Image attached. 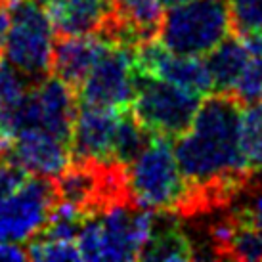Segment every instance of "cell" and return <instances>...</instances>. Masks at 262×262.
Returning a JSON list of instances; mask_svg holds the SVG:
<instances>
[{
    "mask_svg": "<svg viewBox=\"0 0 262 262\" xmlns=\"http://www.w3.org/2000/svg\"><path fill=\"white\" fill-rule=\"evenodd\" d=\"M241 111L232 94L205 96L191 126L176 138V161L191 186L188 216L232 205L255 176L241 151Z\"/></svg>",
    "mask_w": 262,
    "mask_h": 262,
    "instance_id": "1",
    "label": "cell"
},
{
    "mask_svg": "<svg viewBox=\"0 0 262 262\" xmlns=\"http://www.w3.org/2000/svg\"><path fill=\"white\" fill-rule=\"evenodd\" d=\"M126 189L132 203L142 209L188 216L191 186L180 170L168 138L153 136L126 165Z\"/></svg>",
    "mask_w": 262,
    "mask_h": 262,
    "instance_id": "2",
    "label": "cell"
},
{
    "mask_svg": "<svg viewBox=\"0 0 262 262\" xmlns=\"http://www.w3.org/2000/svg\"><path fill=\"white\" fill-rule=\"evenodd\" d=\"M153 222V211L130 201L88 216L75 239L80 260H138Z\"/></svg>",
    "mask_w": 262,
    "mask_h": 262,
    "instance_id": "3",
    "label": "cell"
},
{
    "mask_svg": "<svg viewBox=\"0 0 262 262\" xmlns=\"http://www.w3.org/2000/svg\"><path fill=\"white\" fill-rule=\"evenodd\" d=\"M228 0H186L168 6L159 27L161 44L174 54L205 56L232 35Z\"/></svg>",
    "mask_w": 262,
    "mask_h": 262,
    "instance_id": "4",
    "label": "cell"
},
{
    "mask_svg": "<svg viewBox=\"0 0 262 262\" xmlns=\"http://www.w3.org/2000/svg\"><path fill=\"white\" fill-rule=\"evenodd\" d=\"M10 27L0 46L2 58L38 82L52 71L56 31L37 0H4Z\"/></svg>",
    "mask_w": 262,
    "mask_h": 262,
    "instance_id": "5",
    "label": "cell"
},
{
    "mask_svg": "<svg viewBox=\"0 0 262 262\" xmlns=\"http://www.w3.org/2000/svg\"><path fill=\"white\" fill-rule=\"evenodd\" d=\"M199 103L201 96L138 71L132 111L153 136L168 140L182 136L191 126Z\"/></svg>",
    "mask_w": 262,
    "mask_h": 262,
    "instance_id": "6",
    "label": "cell"
},
{
    "mask_svg": "<svg viewBox=\"0 0 262 262\" xmlns=\"http://www.w3.org/2000/svg\"><path fill=\"white\" fill-rule=\"evenodd\" d=\"M136 82V48L110 44L79 86L80 103L103 110H124L134 102Z\"/></svg>",
    "mask_w": 262,
    "mask_h": 262,
    "instance_id": "7",
    "label": "cell"
},
{
    "mask_svg": "<svg viewBox=\"0 0 262 262\" xmlns=\"http://www.w3.org/2000/svg\"><path fill=\"white\" fill-rule=\"evenodd\" d=\"M58 201L54 180L27 176L10 195L0 199V241L27 243L44 230Z\"/></svg>",
    "mask_w": 262,
    "mask_h": 262,
    "instance_id": "8",
    "label": "cell"
},
{
    "mask_svg": "<svg viewBox=\"0 0 262 262\" xmlns=\"http://www.w3.org/2000/svg\"><path fill=\"white\" fill-rule=\"evenodd\" d=\"M136 67L140 73L168 80L201 98L214 92L212 77L205 59L199 56L174 54L163 44L155 42V38L136 46Z\"/></svg>",
    "mask_w": 262,
    "mask_h": 262,
    "instance_id": "9",
    "label": "cell"
},
{
    "mask_svg": "<svg viewBox=\"0 0 262 262\" xmlns=\"http://www.w3.org/2000/svg\"><path fill=\"white\" fill-rule=\"evenodd\" d=\"M119 113L121 110H103L80 103L69 138V151L73 155V161H113V142Z\"/></svg>",
    "mask_w": 262,
    "mask_h": 262,
    "instance_id": "10",
    "label": "cell"
},
{
    "mask_svg": "<svg viewBox=\"0 0 262 262\" xmlns=\"http://www.w3.org/2000/svg\"><path fill=\"white\" fill-rule=\"evenodd\" d=\"M6 157L25 168L29 174L50 180L61 174L71 163L69 144L38 128L17 132Z\"/></svg>",
    "mask_w": 262,
    "mask_h": 262,
    "instance_id": "11",
    "label": "cell"
},
{
    "mask_svg": "<svg viewBox=\"0 0 262 262\" xmlns=\"http://www.w3.org/2000/svg\"><path fill=\"white\" fill-rule=\"evenodd\" d=\"M107 46L110 42L98 33L58 35L54 42L52 71L58 79L77 90Z\"/></svg>",
    "mask_w": 262,
    "mask_h": 262,
    "instance_id": "12",
    "label": "cell"
},
{
    "mask_svg": "<svg viewBox=\"0 0 262 262\" xmlns=\"http://www.w3.org/2000/svg\"><path fill=\"white\" fill-rule=\"evenodd\" d=\"M113 0H48L44 10L58 35L96 33L110 14Z\"/></svg>",
    "mask_w": 262,
    "mask_h": 262,
    "instance_id": "13",
    "label": "cell"
},
{
    "mask_svg": "<svg viewBox=\"0 0 262 262\" xmlns=\"http://www.w3.org/2000/svg\"><path fill=\"white\" fill-rule=\"evenodd\" d=\"M195 258V247L182 224L172 212L155 216L149 239L140 253L138 260L151 262H184Z\"/></svg>",
    "mask_w": 262,
    "mask_h": 262,
    "instance_id": "14",
    "label": "cell"
},
{
    "mask_svg": "<svg viewBox=\"0 0 262 262\" xmlns=\"http://www.w3.org/2000/svg\"><path fill=\"white\" fill-rule=\"evenodd\" d=\"M249 56L247 48L243 46L241 38L228 37L226 40L207 54V67L212 77V84H214V92H224L230 94L232 92L235 80L239 77L241 69L245 67Z\"/></svg>",
    "mask_w": 262,
    "mask_h": 262,
    "instance_id": "15",
    "label": "cell"
},
{
    "mask_svg": "<svg viewBox=\"0 0 262 262\" xmlns=\"http://www.w3.org/2000/svg\"><path fill=\"white\" fill-rule=\"evenodd\" d=\"M151 138L153 134L136 119L134 111H128V107L121 110L113 142V161L126 167L130 161L136 159V155L149 144Z\"/></svg>",
    "mask_w": 262,
    "mask_h": 262,
    "instance_id": "16",
    "label": "cell"
},
{
    "mask_svg": "<svg viewBox=\"0 0 262 262\" xmlns=\"http://www.w3.org/2000/svg\"><path fill=\"white\" fill-rule=\"evenodd\" d=\"M241 151L251 172H262V100L241 111Z\"/></svg>",
    "mask_w": 262,
    "mask_h": 262,
    "instance_id": "17",
    "label": "cell"
},
{
    "mask_svg": "<svg viewBox=\"0 0 262 262\" xmlns=\"http://www.w3.org/2000/svg\"><path fill=\"white\" fill-rule=\"evenodd\" d=\"M222 258L245 262L262 260V230L235 216V224L228 237Z\"/></svg>",
    "mask_w": 262,
    "mask_h": 262,
    "instance_id": "18",
    "label": "cell"
},
{
    "mask_svg": "<svg viewBox=\"0 0 262 262\" xmlns=\"http://www.w3.org/2000/svg\"><path fill=\"white\" fill-rule=\"evenodd\" d=\"M37 82L21 73L17 67L8 63L2 58L0 61V111L12 110L14 105L21 102L25 96L29 94V90Z\"/></svg>",
    "mask_w": 262,
    "mask_h": 262,
    "instance_id": "19",
    "label": "cell"
},
{
    "mask_svg": "<svg viewBox=\"0 0 262 262\" xmlns=\"http://www.w3.org/2000/svg\"><path fill=\"white\" fill-rule=\"evenodd\" d=\"M27 256L31 260H80V253L77 243L71 239H52L44 235H35L27 241Z\"/></svg>",
    "mask_w": 262,
    "mask_h": 262,
    "instance_id": "20",
    "label": "cell"
},
{
    "mask_svg": "<svg viewBox=\"0 0 262 262\" xmlns=\"http://www.w3.org/2000/svg\"><path fill=\"white\" fill-rule=\"evenodd\" d=\"M230 94L241 103L249 105L262 100V58L260 56H251L247 59L245 67L241 69L239 77L233 84Z\"/></svg>",
    "mask_w": 262,
    "mask_h": 262,
    "instance_id": "21",
    "label": "cell"
},
{
    "mask_svg": "<svg viewBox=\"0 0 262 262\" xmlns=\"http://www.w3.org/2000/svg\"><path fill=\"white\" fill-rule=\"evenodd\" d=\"M232 212L243 222L262 230V182H251L232 201Z\"/></svg>",
    "mask_w": 262,
    "mask_h": 262,
    "instance_id": "22",
    "label": "cell"
},
{
    "mask_svg": "<svg viewBox=\"0 0 262 262\" xmlns=\"http://www.w3.org/2000/svg\"><path fill=\"white\" fill-rule=\"evenodd\" d=\"M230 12L239 35L262 27V0H230Z\"/></svg>",
    "mask_w": 262,
    "mask_h": 262,
    "instance_id": "23",
    "label": "cell"
},
{
    "mask_svg": "<svg viewBox=\"0 0 262 262\" xmlns=\"http://www.w3.org/2000/svg\"><path fill=\"white\" fill-rule=\"evenodd\" d=\"M27 176L29 172L12 159H8V157L0 159V199H4L12 191H15L27 180Z\"/></svg>",
    "mask_w": 262,
    "mask_h": 262,
    "instance_id": "24",
    "label": "cell"
},
{
    "mask_svg": "<svg viewBox=\"0 0 262 262\" xmlns=\"http://www.w3.org/2000/svg\"><path fill=\"white\" fill-rule=\"evenodd\" d=\"M19 260H29L27 249L21 247L19 243L0 241V262H19Z\"/></svg>",
    "mask_w": 262,
    "mask_h": 262,
    "instance_id": "25",
    "label": "cell"
},
{
    "mask_svg": "<svg viewBox=\"0 0 262 262\" xmlns=\"http://www.w3.org/2000/svg\"><path fill=\"white\" fill-rule=\"evenodd\" d=\"M239 38L243 46L247 48L249 56H260L262 58V27L247 31V33H241Z\"/></svg>",
    "mask_w": 262,
    "mask_h": 262,
    "instance_id": "26",
    "label": "cell"
},
{
    "mask_svg": "<svg viewBox=\"0 0 262 262\" xmlns=\"http://www.w3.org/2000/svg\"><path fill=\"white\" fill-rule=\"evenodd\" d=\"M12 142H14V132L10 130L6 119H4L2 111H0V157H6Z\"/></svg>",
    "mask_w": 262,
    "mask_h": 262,
    "instance_id": "27",
    "label": "cell"
},
{
    "mask_svg": "<svg viewBox=\"0 0 262 262\" xmlns=\"http://www.w3.org/2000/svg\"><path fill=\"white\" fill-rule=\"evenodd\" d=\"M8 27H10V12H8L6 2L0 0V46H2V42H4Z\"/></svg>",
    "mask_w": 262,
    "mask_h": 262,
    "instance_id": "28",
    "label": "cell"
},
{
    "mask_svg": "<svg viewBox=\"0 0 262 262\" xmlns=\"http://www.w3.org/2000/svg\"><path fill=\"white\" fill-rule=\"evenodd\" d=\"M161 2H163V6H176L180 2H186V0H161Z\"/></svg>",
    "mask_w": 262,
    "mask_h": 262,
    "instance_id": "29",
    "label": "cell"
},
{
    "mask_svg": "<svg viewBox=\"0 0 262 262\" xmlns=\"http://www.w3.org/2000/svg\"><path fill=\"white\" fill-rule=\"evenodd\" d=\"M0 61H2V50H0Z\"/></svg>",
    "mask_w": 262,
    "mask_h": 262,
    "instance_id": "30",
    "label": "cell"
}]
</instances>
